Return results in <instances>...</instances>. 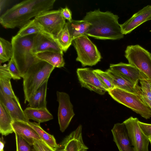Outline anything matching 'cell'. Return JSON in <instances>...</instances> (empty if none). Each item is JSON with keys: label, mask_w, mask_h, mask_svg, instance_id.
<instances>
[{"label": "cell", "mask_w": 151, "mask_h": 151, "mask_svg": "<svg viewBox=\"0 0 151 151\" xmlns=\"http://www.w3.org/2000/svg\"><path fill=\"white\" fill-rule=\"evenodd\" d=\"M55 0H27L16 4L0 16L4 28H21L30 19L52 9Z\"/></svg>", "instance_id": "obj_1"}, {"label": "cell", "mask_w": 151, "mask_h": 151, "mask_svg": "<svg viewBox=\"0 0 151 151\" xmlns=\"http://www.w3.org/2000/svg\"><path fill=\"white\" fill-rule=\"evenodd\" d=\"M118 16L99 9L86 13L83 20L91 24L86 35L101 40H118L123 38Z\"/></svg>", "instance_id": "obj_2"}, {"label": "cell", "mask_w": 151, "mask_h": 151, "mask_svg": "<svg viewBox=\"0 0 151 151\" xmlns=\"http://www.w3.org/2000/svg\"><path fill=\"white\" fill-rule=\"evenodd\" d=\"M35 35L24 37H20L16 35L11 39L12 57L20 73L22 78L33 64L40 60L32 52Z\"/></svg>", "instance_id": "obj_3"}, {"label": "cell", "mask_w": 151, "mask_h": 151, "mask_svg": "<svg viewBox=\"0 0 151 151\" xmlns=\"http://www.w3.org/2000/svg\"><path fill=\"white\" fill-rule=\"evenodd\" d=\"M55 68L48 63L40 60L29 68L22 78L25 103L44 83L48 81Z\"/></svg>", "instance_id": "obj_4"}, {"label": "cell", "mask_w": 151, "mask_h": 151, "mask_svg": "<svg viewBox=\"0 0 151 151\" xmlns=\"http://www.w3.org/2000/svg\"><path fill=\"white\" fill-rule=\"evenodd\" d=\"M107 92L115 101L131 109L146 119L151 117V109L142 96L122 89L114 88Z\"/></svg>", "instance_id": "obj_5"}, {"label": "cell", "mask_w": 151, "mask_h": 151, "mask_svg": "<svg viewBox=\"0 0 151 151\" xmlns=\"http://www.w3.org/2000/svg\"><path fill=\"white\" fill-rule=\"evenodd\" d=\"M73 45L77 54L76 59L83 67L95 65L101 61V56L96 45L84 35L72 41Z\"/></svg>", "instance_id": "obj_6"}, {"label": "cell", "mask_w": 151, "mask_h": 151, "mask_svg": "<svg viewBox=\"0 0 151 151\" xmlns=\"http://www.w3.org/2000/svg\"><path fill=\"white\" fill-rule=\"evenodd\" d=\"M124 55L129 64L135 67L151 81V53L136 45L128 46Z\"/></svg>", "instance_id": "obj_7"}, {"label": "cell", "mask_w": 151, "mask_h": 151, "mask_svg": "<svg viewBox=\"0 0 151 151\" xmlns=\"http://www.w3.org/2000/svg\"><path fill=\"white\" fill-rule=\"evenodd\" d=\"M34 18L44 32L55 37L63 28L66 23L61 15L60 9L45 12Z\"/></svg>", "instance_id": "obj_8"}, {"label": "cell", "mask_w": 151, "mask_h": 151, "mask_svg": "<svg viewBox=\"0 0 151 151\" xmlns=\"http://www.w3.org/2000/svg\"><path fill=\"white\" fill-rule=\"evenodd\" d=\"M138 121L137 118L131 116L123 123L127 130L134 151H149V139L142 132Z\"/></svg>", "instance_id": "obj_9"}, {"label": "cell", "mask_w": 151, "mask_h": 151, "mask_svg": "<svg viewBox=\"0 0 151 151\" xmlns=\"http://www.w3.org/2000/svg\"><path fill=\"white\" fill-rule=\"evenodd\" d=\"M57 101L59 103L58 118L60 129L63 132L75 115L73 106L69 95L63 92L57 91Z\"/></svg>", "instance_id": "obj_10"}, {"label": "cell", "mask_w": 151, "mask_h": 151, "mask_svg": "<svg viewBox=\"0 0 151 151\" xmlns=\"http://www.w3.org/2000/svg\"><path fill=\"white\" fill-rule=\"evenodd\" d=\"M55 51L63 53V51L55 37L43 32L35 34L33 40L32 53L36 54L44 52Z\"/></svg>", "instance_id": "obj_11"}, {"label": "cell", "mask_w": 151, "mask_h": 151, "mask_svg": "<svg viewBox=\"0 0 151 151\" xmlns=\"http://www.w3.org/2000/svg\"><path fill=\"white\" fill-rule=\"evenodd\" d=\"M76 73L82 87L86 88L100 95L105 94L107 90L93 72L88 68H78Z\"/></svg>", "instance_id": "obj_12"}, {"label": "cell", "mask_w": 151, "mask_h": 151, "mask_svg": "<svg viewBox=\"0 0 151 151\" xmlns=\"http://www.w3.org/2000/svg\"><path fill=\"white\" fill-rule=\"evenodd\" d=\"M151 20V5H147L120 24L122 32L124 35L129 34L144 22Z\"/></svg>", "instance_id": "obj_13"}, {"label": "cell", "mask_w": 151, "mask_h": 151, "mask_svg": "<svg viewBox=\"0 0 151 151\" xmlns=\"http://www.w3.org/2000/svg\"><path fill=\"white\" fill-rule=\"evenodd\" d=\"M82 131V126L80 125L76 130L65 138L59 145L58 150L63 149L65 151H87L88 148L83 143Z\"/></svg>", "instance_id": "obj_14"}, {"label": "cell", "mask_w": 151, "mask_h": 151, "mask_svg": "<svg viewBox=\"0 0 151 151\" xmlns=\"http://www.w3.org/2000/svg\"><path fill=\"white\" fill-rule=\"evenodd\" d=\"M111 130L114 141L119 151H134L127 130L123 122L115 124Z\"/></svg>", "instance_id": "obj_15"}, {"label": "cell", "mask_w": 151, "mask_h": 151, "mask_svg": "<svg viewBox=\"0 0 151 151\" xmlns=\"http://www.w3.org/2000/svg\"><path fill=\"white\" fill-rule=\"evenodd\" d=\"M0 102L5 106L13 120L26 123L29 122L22 109L19 101L7 96L0 90Z\"/></svg>", "instance_id": "obj_16"}, {"label": "cell", "mask_w": 151, "mask_h": 151, "mask_svg": "<svg viewBox=\"0 0 151 151\" xmlns=\"http://www.w3.org/2000/svg\"><path fill=\"white\" fill-rule=\"evenodd\" d=\"M12 125L14 132L24 139L30 145H33L35 139L45 143L34 129L27 123L14 120Z\"/></svg>", "instance_id": "obj_17"}, {"label": "cell", "mask_w": 151, "mask_h": 151, "mask_svg": "<svg viewBox=\"0 0 151 151\" xmlns=\"http://www.w3.org/2000/svg\"><path fill=\"white\" fill-rule=\"evenodd\" d=\"M106 71L111 77L115 88L142 96L140 86L138 84L134 83L125 77L109 68Z\"/></svg>", "instance_id": "obj_18"}, {"label": "cell", "mask_w": 151, "mask_h": 151, "mask_svg": "<svg viewBox=\"0 0 151 151\" xmlns=\"http://www.w3.org/2000/svg\"><path fill=\"white\" fill-rule=\"evenodd\" d=\"M109 69L125 77L134 83L138 84L143 74L135 67L129 63L120 62L110 64Z\"/></svg>", "instance_id": "obj_19"}, {"label": "cell", "mask_w": 151, "mask_h": 151, "mask_svg": "<svg viewBox=\"0 0 151 151\" xmlns=\"http://www.w3.org/2000/svg\"><path fill=\"white\" fill-rule=\"evenodd\" d=\"M12 77L8 70L7 65L0 66V90L7 96L19 101L13 90L10 80Z\"/></svg>", "instance_id": "obj_20"}, {"label": "cell", "mask_w": 151, "mask_h": 151, "mask_svg": "<svg viewBox=\"0 0 151 151\" xmlns=\"http://www.w3.org/2000/svg\"><path fill=\"white\" fill-rule=\"evenodd\" d=\"M66 24L72 41L78 37L86 35L91 25L89 22L83 20H76L72 19L66 22Z\"/></svg>", "instance_id": "obj_21"}, {"label": "cell", "mask_w": 151, "mask_h": 151, "mask_svg": "<svg viewBox=\"0 0 151 151\" xmlns=\"http://www.w3.org/2000/svg\"><path fill=\"white\" fill-rule=\"evenodd\" d=\"M63 54L55 51H48L39 53L35 55L39 60L45 61L55 68H61L65 64Z\"/></svg>", "instance_id": "obj_22"}, {"label": "cell", "mask_w": 151, "mask_h": 151, "mask_svg": "<svg viewBox=\"0 0 151 151\" xmlns=\"http://www.w3.org/2000/svg\"><path fill=\"white\" fill-rule=\"evenodd\" d=\"M24 111L28 119L32 120L39 123L48 121L53 118L47 108L37 109L28 107Z\"/></svg>", "instance_id": "obj_23"}, {"label": "cell", "mask_w": 151, "mask_h": 151, "mask_svg": "<svg viewBox=\"0 0 151 151\" xmlns=\"http://www.w3.org/2000/svg\"><path fill=\"white\" fill-rule=\"evenodd\" d=\"M47 82L44 83L29 98L27 102L30 107L37 109L46 108Z\"/></svg>", "instance_id": "obj_24"}, {"label": "cell", "mask_w": 151, "mask_h": 151, "mask_svg": "<svg viewBox=\"0 0 151 151\" xmlns=\"http://www.w3.org/2000/svg\"><path fill=\"white\" fill-rule=\"evenodd\" d=\"M13 120L6 109L0 102V133L6 136L14 132L12 127Z\"/></svg>", "instance_id": "obj_25"}, {"label": "cell", "mask_w": 151, "mask_h": 151, "mask_svg": "<svg viewBox=\"0 0 151 151\" xmlns=\"http://www.w3.org/2000/svg\"><path fill=\"white\" fill-rule=\"evenodd\" d=\"M27 123L36 131L41 139L48 146L55 151L59 147L54 136L44 131L41 127L40 123L29 122Z\"/></svg>", "instance_id": "obj_26"}, {"label": "cell", "mask_w": 151, "mask_h": 151, "mask_svg": "<svg viewBox=\"0 0 151 151\" xmlns=\"http://www.w3.org/2000/svg\"><path fill=\"white\" fill-rule=\"evenodd\" d=\"M43 32L42 27L34 18L20 28L17 35L20 37H24Z\"/></svg>", "instance_id": "obj_27"}, {"label": "cell", "mask_w": 151, "mask_h": 151, "mask_svg": "<svg viewBox=\"0 0 151 151\" xmlns=\"http://www.w3.org/2000/svg\"><path fill=\"white\" fill-rule=\"evenodd\" d=\"M139 81L142 98L151 109V88L150 81L143 74Z\"/></svg>", "instance_id": "obj_28"}, {"label": "cell", "mask_w": 151, "mask_h": 151, "mask_svg": "<svg viewBox=\"0 0 151 151\" xmlns=\"http://www.w3.org/2000/svg\"><path fill=\"white\" fill-rule=\"evenodd\" d=\"M63 52H66L71 45L72 40L66 23L63 28L55 37Z\"/></svg>", "instance_id": "obj_29"}, {"label": "cell", "mask_w": 151, "mask_h": 151, "mask_svg": "<svg viewBox=\"0 0 151 151\" xmlns=\"http://www.w3.org/2000/svg\"><path fill=\"white\" fill-rule=\"evenodd\" d=\"M12 48L11 42L0 37V63L9 61L12 56Z\"/></svg>", "instance_id": "obj_30"}, {"label": "cell", "mask_w": 151, "mask_h": 151, "mask_svg": "<svg viewBox=\"0 0 151 151\" xmlns=\"http://www.w3.org/2000/svg\"><path fill=\"white\" fill-rule=\"evenodd\" d=\"M94 73L107 91L114 88L112 79L107 72L100 69L93 70Z\"/></svg>", "instance_id": "obj_31"}, {"label": "cell", "mask_w": 151, "mask_h": 151, "mask_svg": "<svg viewBox=\"0 0 151 151\" xmlns=\"http://www.w3.org/2000/svg\"><path fill=\"white\" fill-rule=\"evenodd\" d=\"M8 70L14 80H19L22 76L13 58L12 57L7 64Z\"/></svg>", "instance_id": "obj_32"}, {"label": "cell", "mask_w": 151, "mask_h": 151, "mask_svg": "<svg viewBox=\"0 0 151 151\" xmlns=\"http://www.w3.org/2000/svg\"><path fill=\"white\" fill-rule=\"evenodd\" d=\"M15 134L16 151H32L29 144L19 135Z\"/></svg>", "instance_id": "obj_33"}, {"label": "cell", "mask_w": 151, "mask_h": 151, "mask_svg": "<svg viewBox=\"0 0 151 151\" xmlns=\"http://www.w3.org/2000/svg\"><path fill=\"white\" fill-rule=\"evenodd\" d=\"M32 146L33 151H55L45 143L36 139Z\"/></svg>", "instance_id": "obj_34"}, {"label": "cell", "mask_w": 151, "mask_h": 151, "mask_svg": "<svg viewBox=\"0 0 151 151\" xmlns=\"http://www.w3.org/2000/svg\"><path fill=\"white\" fill-rule=\"evenodd\" d=\"M138 124L144 134L149 139L151 138V124L143 123L139 120Z\"/></svg>", "instance_id": "obj_35"}, {"label": "cell", "mask_w": 151, "mask_h": 151, "mask_svg": "<svg viewBox=\"0 0 151 151\" xmlns=\"http://www.w3.org/2000/svg\"><path fill=\"white\" fill-rule=\"evenodd\" d=\"M60 11L62 16L65 19L68 21H70L72 20L71 12L67 7L61 8Z\"/></svg>", "instance_id": "obj_36"}, {"label": "cell", "mask_w": 151, "mask_h": 151, "mask_svg": "<svg viewBox=\"0 0 151 151\" xmlns=\"http://www.w3.org/2000/svg\"><path fill=\"white\" fill-rule=\"evenodd\" d=\"M5 144V141L4 140L3 138L1 137L0 139V151H4V148Z\"/></svg>", "instance_id": "obj_37"}, {"label": "cell", "mask_w": 151, "mask_h": 151, "mask_svg": "<svg viewBox=\"0 0 151 151\" xmlns=\"http://www.w3.org/2000/svg\"><path fill=\"white\" fill-rule=\"evenodd\" d=\"M7 1L6 0H0V10L1 13V10H2L3 8L5 7L6 4V2Z\"/></svg>", "instance_id": "obj_38"}, {"label": "cell", "mask_w": 151, "mask_h": 151, "mask_svg": "<svg viewBox=\"0 0 151 151\" xmlns=\"http://www.w3.org/2000/svg\"><path fill=\"white\" fill-rule=\"evenodd\" d=\"M57 151H65L63 149H58Z\"/></svg>", "instance_id": "obj_39"}, {"label": "cell", "mask_w": 151, "mask_h": 151, "mask_svg": "<svg viewBox=\"0 0 151 151\" xmlns=\"http://www.w3.org/2000/svg\"><path fill=\"white\" fill-rule=\"evenodd\" d=\"M149 139V140H150V142L151 144V138H150Z\"/></svg>", "instance_id": "obj_40"}, {"label": "cell", "mask_w": 151, "mask_h": 151, "mask_svg": "<svg viewBox=\"0 0 151 151\" xmlns=\"http://www.w3.org/2000/svg\"><path fill=\"white\" fill-rule=\"evenodd\" d=\"M150 86H151V81H150Z\"/></svg>", "instance_id": "obj_41"}, {"label": "cell", "mask_w": 151, "mask_h": 151, "mask_svg": "<svg viewBox=\"0 0 151 151\" xmlns=\"http://www.w3.org/2000/svg\"></svg>", "instance_id": "obj_42"}]
</instances>
